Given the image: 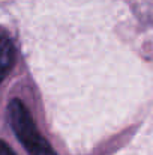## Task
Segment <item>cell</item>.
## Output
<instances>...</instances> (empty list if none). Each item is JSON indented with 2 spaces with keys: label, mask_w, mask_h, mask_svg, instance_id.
Instances as JSON below:
<instances>
[{
  "label": "cell",
  "mask_w": 153,
  "mask_h": 155,
  "mask_svg": "<svg viewBox=\"0 0 153 155\" xmlns=\"http://www.w3.org/2000/svg\"><path fill=\"white\" fill-rule=\"evenodd\" d=\"M15 62V48L9 38L0 36V84L12 69Z\"/></svg>",
  "instance_id": "2"
},
{
  "label": "cell",
  "mask_w": 153,
  "mask_h": 155,
  "mask_svg": "<svg viewBox=\"0 0 153 155\" xmlns=\"http://www.w3.org/2000/svg\"><path fill=\"white\" fill-rule=\"evenodd\" d=\"M0 155H15V152L3 140H0Z\"/></svg>",
  "instance_id": "3"
},
{
  "label": "cell",
  "mask_w": 153,
  "mask_h": 155,
  "mask_svg": "<svg viewBox=\"0 0 153 155\" xmlns=\"http://www.w3.org/2000/svg\"><path fill=\"white\" fill-rule=\"evenodd\" d=\"M8 116L14 134L29 152V155H57L47 142V139L41 136L30 111L21 100L15 98L9 103Z\"/></svg>",
  "instance_id": "1"
}]
</instances>
